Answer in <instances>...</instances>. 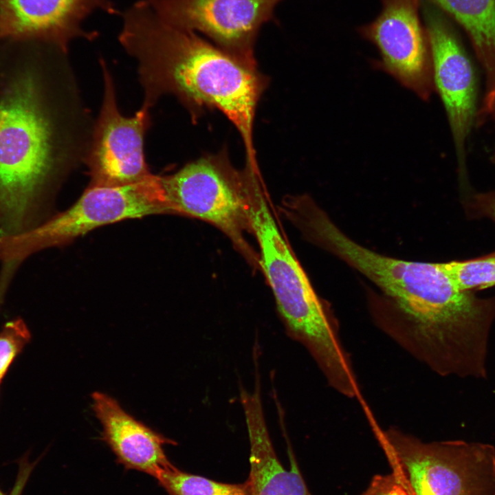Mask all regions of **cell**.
<instances>
[{
	"label": "cell",
	"mask_w": 495,
	"mask_h": 495,
	"mask_svg": "<svg viewBox=\"0 0 495 495\" xmlns=\"http://www.w3.org/2000/svg\"><path fill=\"white\" fill-rule=\"evenodd\" d=\"M300 230L380 289L382 297L370 307L375 325L432 371L462 376L486 359L495 296L459 289L441 263L401 260L361 245L320 207L305 215Z\"/></svg>",
	"instance_id": "obj_1"
},
{
	"label": "cell",
	"mask_w": 495,
	"mask_h": 495,
	"mask_svg": "<svg viewBox=\"0 0 495 495\" xmlns=\"http://www.w3.org/2000/svg\"><path fill=\"white\" fill-rule=\"evenodd\" d=\"M121 15L118 39L138 62L142 105L151 109L160 98L170 94L193 118L206 109L221 111L240 133L245 166L258 170L253 131L265 77L197 32L164 23L145 0Z\"/></svg>",
	"instance_id": "obj_2"
},
{
	"label": "cell",
	"mask_w": 495,
	"mask_h": 495,
	"mask_svg": "<svg viewBox=\"0 0 495 495\" xmlns=\"http://www.w3.org/2000/svg\"><path fill=\"white\" fill-rule=\"evenodd\" d=\"M56 126L31 76L0 100V234L41 223L45 191L58 168L84 162L89 143L60 142Z\"/></svg>",
	"instance_id": "obj_3"
},
{
	"label": "cell",
	"mask_w": 495,
	"mask_h": 495,
	"mask_svg": "<svg viewBox=\"0 0 495 495\" xmlns=\"http://www.w3.org/2000/svg\"><path fill=\"white\" fill-rule=\"evenodd\" d=\"M250 233L259 246L260 268L274 294L287 336L309 353L323 375L344 370L350 356L330 306L320 298L279 227L263 180L252 178L247 194Z\"/></svg>",
	"instance_id": "obj_4"
},
{
	"label": "cell",
	"mask_w": 495,
	"mask_h": 495,
	"mask_svg": "<svg viewBox=\"0 0 495 495\" xmlns=\"http://www.w3.org/2000/svg\"><path fill=\"white\" fill-rule=\"evenodd\" d=\"M171 214L161 177L123 186H88L70 208L21 233L0 234V285L43 250L67 244L102 226L152 214Z\"/></svg>",
	"instance_id": "obj_5"
},
{
	"label": "cell",
	"mask_w": 495,
	"mask_h": 495,
	"mask_svg": "<svg viewBox=\"0 0 495 495\" xmlns=\"http://www.w3.org/2000/svg\"><path fill=\"white\" fill-rule=\"evenodd\" d=\"M374 427L409 495H495V447L464 440L424 441L396 426Z\"/></svg>",
	"instance_id": "obj_6"
},
{
	"label": "cell",
	"mask_w": 495,
	"mask_h": 495,
	"mask_svg": "<svg viewBox=\"0 0 495 495\" xmlns=\"http://www.w3.org/2000/svg\"><path fill=\"white\" fill-rule=\"evenodd\" d=\"M245 166L238 170L225 151L208 155L161 177L171 214L206 221L223 232L236 250L254 267L259 256L245 238L250 232L247 193L251 173Z\"/></svg>",
	"instance_id": "obj_7"
},
{
	"label": "cell",
	"mask_w": 495,
	"mask_h": 495,
	"mask_svg": "<svg viewBox=\"0 0 495 495\" xmlns=\"http://www.w3.org/2000/svg\"><path fill=\"white\" fill-rule=\"evenodd\" d=\"M145 1L164 23L201 33L239 61L257 68L254 45L260 29L274 21V9L283 0Z\"/></svg>",
	"instance_id": "obj_8"
},
{
	"label": "cell",
	"mask_w": 495,
	"mask_h": 495,
	"mask_svg": "<svg viewBox=\"0 0 495 495\" xmlns=\"http://www.w3.org/2000/svg\"><path fill=\"white\" fill-rule=\"evenodd\" d=\"M100 63L103 99L84 160L91 177L89 185L110 186L137 183L153 175L144 152L150 109L142 105L132 117L122 115L111 74L104 60Z\"/></svg>",
	"instance_id": "obj_9"
},
{
	"label": "cell",
	"mask_w": 495,
	"mask_h": 495,
	"mask_svg": "<svg viewBox=\"0 0 495 495\" xmlns=\"http://www.w3.org/2000/svg\"><path fill=\"white\" fill-rule=\"evenodd\" d=\"M432 66L434 88L443 104L451 129L461 184L467 182L465 143L476 113L474 68L443 12L421 1Z\"/></svg>",
	"instance_id": "obj_10"
},
{
	"label": "cell",
	"mask_w": 495,
	"mask_h": 495,
	"mask_svg": "<svg viewBox=\"0 0 495 495\" xmlns=\"http://www.w3.org/2000/svg\"><path fill=\"white\" fill-rule=\"evenodd\" d=\"M421 0H382L371 23L359 29L378 50L383 69L424 100L434 89L430 48L419 15Z\"/></svg>",
	"instance_id": "obj_11"
},
{
	"label": "cell",
	"mask_w": 495,
	"mask_h": 495,
	"mask_svg": "<svg viewBox=\"0 0 495 495\" xmlns=\"http://www.w3.org/2000/svg\"><path fill=\"white\" fill-rule=\"evenodd\" d=\"M97 10L118 14L110 0H0V40H39L67 53L73 39L96 38L82 23Z\"/></svg>",
	"instance_id": "obj_12"
},
{
	"label": "cell",
	"mask_w": 495,
	"mask_h": 495,
	"mask_svg": "<svg viewBox=\"0 0 495 495\" xmlns=\"http://www.w3.org/2000/svg\"><path fill=\"white\" fill-rule=\"evenodd\" d=\"M239 398L249 437L250 470L248 480L252 495H311L289 441L280 408L278 415L287 441L289 470L276 454L265 417L259 371H254L252 390L241 386Z\"/></svg>",
	"instance_id": "obj_13"
},
{
	"label": "cell",
	"mask_w": 495,
	"mask_h": 495,
	"mask_svg": "<svg viewBox=\"0 0 495 495\" xmlns=\"http://www.w3.org/2000/svg\"><path fill=\"white\" fill-rule=\"evenodd\" d=\"M92 408L102 426V439L114 454L118 463L127 470L147 474L154 478L174 466L166 454V445H177L136 419L109 395L95 391Z\"/></svg>",
	"instance_id": "obj_14"
},
{
	"label": "cell",
	"mask_w": 495,
	"mask_h": 495,
	"mask_svg": "<svg viewBox=\"0 0 495 495\" xmlns=\"http://www.w3.org/2000/svg\"><path fill=\"white\" fill-rule=\"evenodd\" d=\"M457 22L468 36L486 78L484 100H495V0H421Z\"/></svg>",
	"instance_id": "obj_15"
},
{
	"label": "cell",
	"mask_w": 495,
	"mask_h": 495,
	"mask_svg": "<svg viewBox=\"0 0 495 495\" xmlns=\"http://www.w3.org/2000/svg\"><path fill=\"white\" fill-rule=\"evenodd\" d=\"M167 495H252L247 479L241 483H228L190 474L175 465L156 478Z\"/></svg>",
	"instance_id": "obj_16"
},
{
	"label": "cell",
	"mask_w": 495,
	"mask_h": 495,
	"mask_svg": "<svg viewBox=\"0 0 495 495\" xmlns=\"http://www.w3.org/2000/svg\"><path fill=\"white\" fill-rule=\"evenodd\" d=\"M441 265L455 285L462 290L476 292L495 286V251Z\"/></svg>",
	"instance_id": "obj_17"
},
{
	"label": "cell",
	"mask_w": 495,
	"mask_h": 495,
	"mask_svg": "<svg viewBox=\"0 0 495 495\" xmlns=\"http://www.w3.org/2000/svg\"><path fill=\"white\" fill-rule=\"evenodd\" d=\"M30 340V331L22 318L13 319L3 326L0 331V383Z\"/></svg>",
	"instance_id": "obj_18"
},
{
	"label": "cell",
	"mask_w": 495,
	"mask_h": 495,
	"mask_svg": "<svg viewBox=\"0 0 495 495\" xmlns=\"http://www.w3.org/2000/svg\"><path fill=\"white\" fill-rule=\"evenodd\" d=\"M463 205L469 217L487 218L495 223V190L486 192L468 191Z\"/></svg>",
	"instance_id": "obj_19"
},
{
	"label": "cell",
	"mask_w": 495,
	"mask_h": 495,
	"mask_svg": "<svg viewBox=\"0 0 495 495\" xmlns=\"http://www.w3.org/2000/svg\"><path fill=\"white\" fill-rule=\"evenodd\" d=\"M360 495H409L397 476L392 472L376 474Z\"/></svg>",
	"instance_id": "obj_20"
},
{
	"label": "cell",
	"mask_w": 495,
	"mask_h": 495,
	"mask_svg": "<svg viewBox=\"0 0 495 495\" xmlns=\"http://www.w3.org/2000/svg\"><path fill=\"white\" fill-rule=\"evenodd\" d=\"M489 115L493 116V117H494V119H495V101H494V102L493 103V105H492V108H491V110H490V111ZM492 160L494 162V163H495V150H494V153H493V155H492Z\"/></svg>",
	"instance_id": "obj_21"
},
{
	"label": "cell",
	"mask_w": 495,
	"mask_h": 495,
	"mask_svg": "<svg viewBox=\"0 0 495 495\" xmlns=\"http://www.w3.org/2000/svg\"><path fill=\"white\" fill-rule=\"evenodd\" d=\"M0 495H6V494H4L2 492V491L0 490Z\"/></svg>",
	"instance_id": "obj_22"
}]
</instances>
